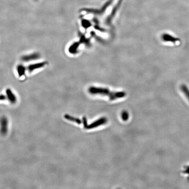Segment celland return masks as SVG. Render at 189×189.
Returning <instances> with one entry per match:
<instances>
[{
  "label": "cell",
  "mask_w": 189,
  "mask_h": 189,
  "mask_svg": "<svg viewBox=\"0 0 189 189\" xmlns=\"http://www.w3.org/2000/svg\"><path fill=\"white\" fill-rule=\"evenodd\" d=\"M1 132L3 135H4L7 132L8 121L5 117H3L1 120Z\"/></svg>",
  "instance_id": "obj_5"
},
{
  "label": "cell",
  "mask_w": 189,
  "mask_h": 189,
  "mask_svg": "<svg viewBox=\"0 0 189 189\" xmlns=\"http://www.w3.org/2000/svg\"><path fill=\"white\" fill-rule=\"evenodd\" d=\"M27 70L26 68L22 65H19L17 66V71L19 77H22L25 74V71Z\"/></svg>",
  "instance_id": "obj_7"
},
{
  "label": "cell",
  "mask_w": 189,
  "mask_h": 189,
  "mask_svg": "<svg viewBox=\"0 0 189 189\" xmlns=\"http://www.w3.org/2000/svg\"><path fill=\"white\" fill-rule=\"evenodd\" d=\"M6 99V97L5 95H3V94L0 95V101L4 100H5Z\"/></svg>",
  "instance_id": "obj_11"
},
{
  "label": "cell",
  "mask_w": 189,
  "mask_h": 189,
  "mask_svg": "<svg viewBox=\"0 0 189 189\" xmlns=\"http://www.w3.org/2000/svg\"><path fill=\"white\" fill-rule=\"evenodd\" d=\"M89 92L92 94H102L108 96L111 100L123 97L125 95V93L123 92H111L108 89L98 87H90L89 89Z\"/></svg>",
  "instance_id": "obj_1"
},
{
  "label": "cell",
  "mask_w": 189,
  "mask_h": 189,
  "mask_svg": "<svg viewBox=\"0 0 189 189\" xmlns=\"http://www.w3.org/2000/svg\"><path fill=\"white\" fill-rule=\"evenodd\" d=\"M161 38L162 40L165 42H170L173 43H176L180 40L178 38L173 37L168 34H163L161 36Z\"/></svg>",
  "instance_id": "obj_4"
},
{
  "label": "cell",
  "mask_w": 189,
  "mask_h": 189,
  "mask_svg": "<svg viewBox=\"0 0 189 189\" xmlns=\"http://www.w3.org/2000/svg\"><path fill=\"white\" fill-rule=\"evenodd\" d=\"M79 44L78 43H74L69 48V52L71 54H75L77 52V49L79 47Z\"/></svg>",
  "instance_id": "obj_8"
},
{
  "label": "cell",
  "mask_w": 189,
  "mask_h": 189,
  "mask_svg": "<svg viewBox=\"0 0 189 189\" xmlns=\"http://www.w3.org/2000/svg\"><path fill=\"white\" fill-rule=\"evenodd\" d=\"M6 93L7 94V99L12 103H15L16 102V98L15 95L12 92V90L8 89H6Z\"/></svg>",
  "instance_id": "obj_6"
},
{
  "label": "cell",
  "mask_w": 189,
  "mask_h": 189,
  "mask_svg": "<svg viewBox=\"0 0 189 189\" xmlns=\"http://www.w3.org/2000/svg\"><path fill=\"white\" fill-rule=\"evenodd\" d=\"M181 89L189 100V89L187 86L184 85H182L181 86Z\"/></svg>",
  "instance_id": "obj_10"
},
{
  "label": "cell",
  "mask_w": 189,
  "mask_h": 189,
  "mask_svg": "<svg viewBox=\"0 0 189 189\" xmlns=\"http://www.w3.org/2000/svg\"><path fill=\"white\" fill-rule=\"evenodd\" d=\"M47 64V62H44V61L35 63V64H31L27 66L26 69L29 73H31L36 70L44 68L46 65Z\"/></svg>",
  "instance_id": "obj_2"
},
{
  "label": "cell",
  "mask_w": 189,
  "mask_h": 189,
  "mask_svg": "<svg viewBox=\"0 0 189 189\" xmlns=\"http://www.w3.org/2000/svg\"><path fill=\"white\" fill-rule=\"evenodd\" d=\"M65 118L67 120L69 121H71L75 122L78 124H81V121L78 118H75V117H72L68 114H65L64 116Z\"/></svg>",
  "instance_id": "obj_9"
},
{
  "label": "cell",
  "mask_w": 189,
  "mask_h": 189,
  "mask_svg": "<svg viewBox=\"0 0 189 189\" xmlns=\"http://www.w3.org/2000/svg\"><path fill=\"white\" fill-rule=\"evenodd\" d=\"M40 57L39 54L38 53H34L29 55L23 56L21 57V60L23 62H29L33 60H36Z\"/></svg>",
  "instance_id": "obj_3"
}]
</instances>
